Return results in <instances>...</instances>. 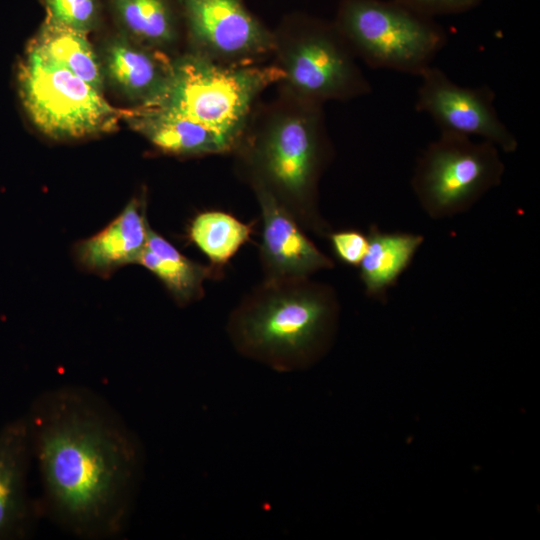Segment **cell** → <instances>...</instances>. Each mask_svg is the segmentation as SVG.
Listing matches in <instances>:
<instances>
[{"mask_svg": "<svg viewBox=\"0 0 540 540\" xmlns=\"http://www.w3.org/2000/svg\"><path fill=\"white\" fill-rule=\"evenodd\" d=\"M255 222L245 223L230 213L218 210L199 213L191 221L190 240L218 270L250 240Z\"/></svg>", "mask_w": 540, "mask_h": 540, "instance_id": "cell-19", "label": "cell"}, {"mask_svg": "<svg viewBox=\"0 0 540 540\" xmlns=\"http://www.w3.org/2000/svg\"><path fill=\"white\" fill-rule=\"evenodd\" d=\"M137 263L153 273L181 306L201 299L204 281L220 271L190 260L152 229Z\"/></svg>", "mask_w": 540, "mask_h": 540, "instance_id": "cell-16", "label": "cell"}, {"mask_svg": "<svg viewBox=\"0 0 540 540\" xmlns=\"http://www.w3.org/2000/svg\"><path fill=\"white\" fill-rule=\"evenodd\" d=\"M281 80L280 67L223 66L201 52L187 54L171 61L168 80L153 106L201 124L233 148L255 98Z\"/></svg>", "mask_w": 540, "mask_h": 540, "instance_id": "cell-3", "label": "cell"}, {"mask_svg": "<svg viewBox=\"0 0 540 540\" xmlns=\"http://www.w3.org/2000/svg\"><path fill=\"white\" fill-rule=\"evenodd\" d=\"M309 277L267 279L231 312L227 334L242 356L277 372L314 365L336 330L335 295Z\"/></svg>", "mask_w": 540, "mask_h": 540, "instance_id": "cell-2", "label": "cell"}, {"mask_svg": "<svg viewBox=\"0 0 540 540\" xmlns=\"http://www.w3.org/2000/svg\"><path fill=\"white\" fill-rule=\"evenodd\" d=\"M317 105L271 122L253 147L252 182L268 189L301 226L325 234L316 205L325 156Z\"/></svg>", "mask_w": 540, "mask_h": 540, "instance_id": "cell-4", "label": "cell"}, {"mask_svg": "<svg viewBox=\"0 0 540 540\" xmlns=\"http://www.w3.org/2000/svg\"><path fill=\"white\" fill-rule=\"evenodd\" d=\"M31 440L26 420L0 431V540L24 535L29 519L26 480Z\"/></svg>", "mask_w": 540, "mask_h": 540, "instance_id": "cell-14", "label": "cell"}, {"mask_svg": "<svg viewBox=\"0 0 540 540\" xmlns=\"http://www.w3.org/2000/svg\"><path fill=\"white\" fill-rule=\"evenodd\" d=\"M352 50L336 26L314 23L283 52L284 80L310 103L345 100L370 92Z\"/></svg>", "mask_w": 540, "mask_h": 540, "instance_id": "cell-8", "label": "cell"}, {"mask_svg": "<svg viewBox=\"0 0 540 540\" xmlns=\"http://www.w3.org/2000/svg\"><path fill=\"white\" fill-rule=\"evenodd\" d=\"M368 248L359 264L360 278L369 296H382L410 265L423 243V236L411 233L382 232L373 226Z\"/></svg>", "mask_w": 540, "mask_h": 540, "instance_id": "cell-17", "label": "cell"}, {"mask_svg": "<svg viewBox=\"0 0 540 540\" xmlns=\"http://www.w3.org/2000/svg\"><path fill=\"white\" fill-rule=\"evenodd\" d=\"M418 77L415 109L428 115L441 133L479 137L507 153L517 149L518 140L499 117L488 86H461L432 65Z\"/></svg>", "mask_w": 540, "mask_h": 540, "instance_id": "cell-9", "label": "cell"}, {"mask_svg": "<svg viewBox=\"0 0 540 540\" xmlns=\"http://www.w3.org/2000/svg\"><path fill=\"white\" fill-rule=\"evenodd\" d=\"M113 7L134 41L154 47L175 41L176 22L169 0H113Z\"/></svg>", "mask_w": 540, "mask_h": 540, "instance_id": "cell-20", "label": "cell"}, {"mask_svg": "<svg viewBox=\"0 0 540 540\" xmlns=\"http://www.w3.org/2000/svg\"><path fill=\"white\" fill-rule=\"evenodd\" d=\"M262 217L261 264L267 279L302 278L333 267L298 221L263 185L253 182Z\"/></svg>", "mask_w": 540, "mask_h": 540, "instance_id": "cell-11", "label": "cell"}, {"mask_svg": "<svg viewBox=\"0 0 540 540\" xmlns=\"http://www.w3.org/2000/svg\"><path fill=\"white\" fill-rule=\"evenodd\" d=\"M100 59L105 81L136 106H153L169 77L171 60L131 38L117 36L103 48Z\"/></svg>", "mask_w": 540, "mask_h": 540, "instance_id": "cell-12", "label": "cell"}, {"mask_svg": "<svg viewBox=\"0 0 540 540\" xmlns=\"http://www.w3.org/2000/svg\"><path fill=\"white\" fill-rule=\"evenodd\" d=\"M503 173L494 144L440 133L418 160L412 185L423 208L443 217L469 208L500 183Z\"/></svg>", "mask_w": 540, "mask_h": 540, "instance_id": "cell-7", "label": "cell"}, {"mask_svg": "<svg viewBox=\"0 0 540 540\" xmlns=\"http://www.w3.org/2000/svg\"><path fill=\"white\" fill-rule=\"evenodd\" d=\"M18 94L28 118L55 140H77L116 129L122 110L103 93L28 45L17 69Z\"/></svg>", "mask_w": 540, "mask_h": 540, "instance_id": "cell-6", "label": "cell"}, {"mask_svg": "<svg viewBox=\"0 0 540 540\" xmlns=\"http://www.w3.org/2000/svg\"><path fill=\"white\" fill-rule=\"evenodd\" d=\"M27 425L47 506L80 536L123 528L140 472V449L129 431L84 392L40 398Z\"/></svg>", "mask_w": 540, "mask_h": 540, "instance_id": "cell-1", "label": "cell"}, {"mask_svg": "<svg viewBox=\"0 0 540 540\" xmlns=\"http://www.w3.org/2000/svg\"><path fill=\"white\" fill-rule=\"evenodd\" d=\"M427 16L468 11L482 0H396Z\"/></svg>", "mask_w": 540, "mask_h": 540, "instance_id": "cell-23", "label": "cell"}, {"mask_svg": "<svg viewBox=\"0 0 540 540\" xmlns=\"http://www.w3.org/2000/svg\"><path fill=\"white\" fill-rule=\"evenodd\" d=\"M193 39L214 57H249L274 49V36L242 0H179Z\"/></svg>", "mask_w": 540, "mask_h": 540, "instance_id": "cell-10", "label": "cell"}, {"mask_svg": "<svg viewBox=\"0 0 540 540\" xmlns=\"http://www.w3.org/2000/svg\"><path fill=\"white\" fill-rule=\"evenodd\" d=\"M335 26L370 66L413 76L431 66L447 42L430 16L396 0H343Z\"/></svg>", "mask_w": 540, "mask_h": 540, "instance_id": "cell-5", "label": "cell"}, {"mask_svg": "<svg viewBox=\"0 0 540 540\" xmlns=\"http://www.w3.org/2000/svg\"><path fill=\"white\" fill-rule=\"evenodd\" d=\"M150 231L144 199L132 198L105 228L77 244V262L85 270L108 276L119 267L138 262Z\"/></svg>", "mask_w": 540, "mask_h": 540, "instance_id": "cell-13", "label": "cell"}, {"mask_svg": "<svg viewBox=\"0 0 540 540\" xmlns=\"http://www.w3.org/2000/svg\"><path fill=\"white\" fill-rule=\"evenodd\" d=\"M336 258L350 266H359L367 248L368 236L357 229H343L329 234Z\"/></svg>", "mask_w": 540, "mask_h": 540, "instance_id": "cell-22", "label": "cell"}, {"mask_svg": "<svg viewBox=\"0 0 540 540\" xmlns=\"http://www.w3.org/2000/svg\"><path fill=\"white\" fill-rule=\"evenodd\" d=\"M160 151L176 156L224 153L232 148L212 131L158 106L122 110V118Z\"/></svg>", "mask_w": 540, "mask_h": 540, "instance_id": "cell-15", "label": "cell"}, {"mask_svg": "<svg viewBox=\"0 0 540 540\" xmlns=\"http://www.w3.org/2000/svg\"><path fill=\"white\" fill-rule=\"evenodd\" d=\"M29 45L103 93L106 81L102 62L87 33L46 16Z\"/></svg>", "mask_w": 540, "mask_h": 540, "instance_id": "cell-18", "label": "cell"}, {"mask_svg": "<svg viewBox=\"0 0 540 540\" xmlns=\"http://www.w3.org/2000/svg\"><path fill=\"white\" fill-rule=\"evenodd\" d=\"M47 16L72 29L88 33L99 18V0H44Z\"/></svg>", "mask_w": 540, "mask_h": 540, "instance_id": "cell-21", "label": "cell"}]
</instances>
